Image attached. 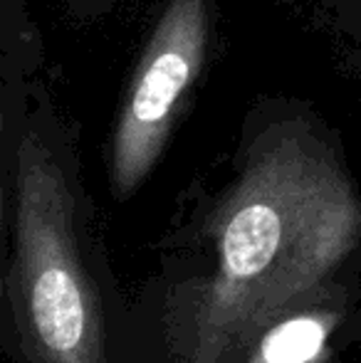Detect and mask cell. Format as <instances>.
<instances>
[{
  "label": "cell",
  "instance_id": "obj_1",
  "mask_svg": "<svg viewBox=\"0 0 361 363\" xmlns=\"http://www.w3.org/2000/svg\"><path fill=\"white\" fill-rule=\"evenodd\" d=\"M361 198L297 129L255 144L136 321L139 363H243L282 316L359 287Z\"/></svg>",
  "mask_w": 361,
  "mask_h": 363
},
{
  "label": "cell",
  "instance_id": "obj_2",
  "mask_svg": "<svg viewBox=\"0 0 361 363\" xmlns=\"http://www.w3.org/2000/svg\"><path fill=\"white\" fill-rule=\"evenodd\" d=\"M0 294L13 363H139L136 321L82 196L33 131L15 151Z\"/></svg>",
  "mask_w": 361,
  "mask_h": 363
},
{
  "label": "cell",
  "instance_id": "obj_3",
  "mask_svg": "<svg viewBox=\"0 0 361 363\" xmlns=\"http://www.w3.org/2000/svg\"><path fill=\"white\" fill-rule=\"evenodd\" d=\"M208 45L206 0H171L141 55L111 139V193L126 198L146 181L179 106L201 74Z\"/></svg>",
  "mask_w": 361,
  "mask_h": 363
},
{
  "label": "cell",
  "instance_id": "obj_4",
  "mask_svg": "<svg viewBox=\"0 0 361 363\" xmlns=\"http://www.w3.org/2000/svg\"><path fill=\"white\" fill-rule=\"evenodd\" d=\"M359 287L339 289L272 324L243 363H317L329 351L347 311L357 306Z\"/></svg>",
  "mask_w": 361,
  "mask_h": 363
}]
</instances>
